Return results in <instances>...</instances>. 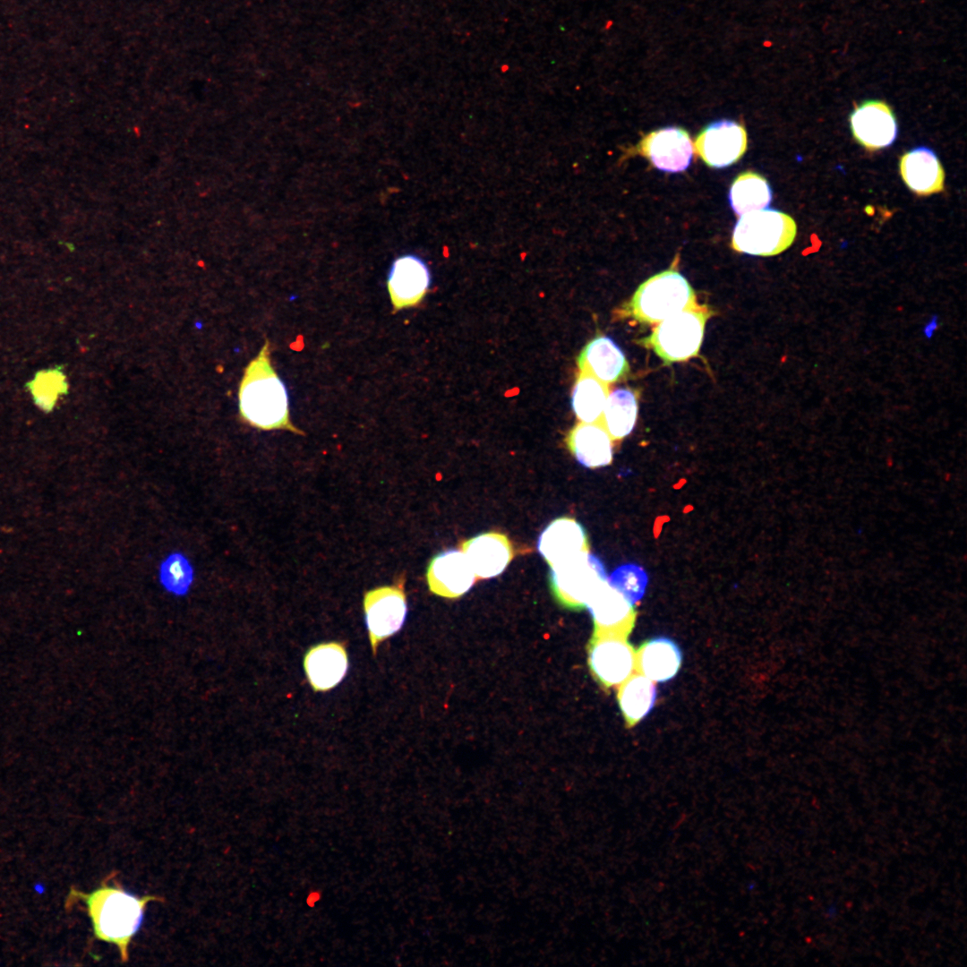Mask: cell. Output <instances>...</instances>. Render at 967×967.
Wrapping results in <instances>:
<instances>
[{
	"instance_id": "6da1fadb",
	"label": "cell",
	"mask_w": 967,
	"mask_h": 967,
	"mask_svg": "<svg viewBox=\"0 0 967 967\" xmlns=\"http://www.w3.org/2000/svg\"><path fill=\"white\" fill-rule=\"evenodd\" d=\"M238 398L240 416L252 426L304 434L290 420L287 390L271 365L267 339L244 369Z\"/></svg>"
},
{
	"instance_id": "7a4b0ae2",
	"label": "cell",
	"mask_w": 967,
	"mask_h": 967,
	"mask_svg": "<svg viewBox=\"0 0 967 967\" xmlns=\"http://www.w3.org/2000/svg\"><path fill=\"white\" fill-rule=\"evenodd\" d=\"M86 904L94 937L115 945L123 962L129 958V946L140 930L148 903L158 898L138 896L116 885H103L90 893H76Z\"/></svg>"
},
{
	"instance_id": "3957f363",
	"label": "cell",
	"mask_w": 967,
	"mask_h": 967,
	"mask_svg": "<svg viewBox=\"0 0 967 967\" xmlns=\"http://www.w3.org/2000/svg\"><path fill=\"white\" fill-rule=\"evenodd\" d=\"M796 233V223L789 215L772 209L755 210L738 219L732 247L749 255L773 256L790 247Z\"/></svg>"
},
{
	"instance_id": "277c9868",
	"label": "cell",
	"mask_w": 967,
	"mask_h": 967,
	"mask_svg": "<svg viewBox=\"0 0 967 967\" xmlns=\"http://www.w3.org/2000/svg\"><path fill=\"white\" fill-rule=\"evenodd\" d=\"M696 295L689 281L674 270H664L642 283L629 307L640 322H661L684 310L693 309Z\"/></svg>"
},
{
	"instance_id": "5b68a950",
	"label": "cell",
	"mask_w": 967,
	"mask_h": 967,
	"mask_svg": "<svg viewBox=\"0 0 967 967\" xmlns=\"http://www.w3.org/2000/svg\"><path fill=\"white\" fill-rule=\"evenodd\" d=\"M608 581L603 563L589 552L551 567L549 583L557 602L573 611L586 609Z\"/></svg>"
},
{
	"instance_id": "8992f818",
	"label": "cell",
	"mask_w": 967,
	"mask_h": 967,
	"mask_svg": "<svg viewBox=\"0 0 967 967\" xmlns=\"http://www.w3.org/2000/svg\"><path fill=\"white\" fill-rule=\"evenodd\" d=\"M708 317L694 308L684 310L662 321L644 342L666 364L688 360L699 351Z\"/></svg>"
},
{
	"instance_id": "52a82bcc",
	"label": "cell",
	"mask_w": 967,
	"mask_h": 967,
	"mask_svg": "<svg viewBox=\"0 0 967 967\" xmlns=\"http://www.w3.org/2000/svg\"><path fill=\"white\" fill-rule=\"evenodd\" d=\"M404 579L396 585L377 587L365 593L364 610L373 655L379 645L403 626L407 612Z\"/></svg>"
},
{
	"instance_id": "ba28073f",
	"label": "cell",
	"mask_w": 967,
	"mask_h": 967,
	"mask_svg": "<svg viewBox=\"0 0 967 967\" xmlns=\"http://www.w3.org/2000/svg\"><path fill=\"white\" fill-rule=\"evenodd\" d=\"M590 671L603 688L620 685L634 672L636 652L627 638L592 636L588 644Z\"/></svg>"
},
{
	"instance_id": "9c48e42d",
	"label": "cell",
	"mask_w": 967,
	"mask_h": 967,
	"mask_svg": "<svg viewBox=\"0 0 967 967\" xmlns=\"http://www.w3.org/2000/svg\"><path fill=\"white\" fill-rule=\"evenodd\" d=\"M694 147L707 166L727 167L745 153L747 133L743 125L737 122L726 119L715 121L700 132Z\"/></svg>"
},
{
	"instance_id": "30bf717a",
	"label": "cell",
	"mask_w": 967,
	"mask_h": 967,
	"mask_svg": "<svg viewBox=\"0 0 967 967\" xmlns=\"http://www.w3.org/2000/svg\"><path fill=\"white\" fill-rule=\"evenodd\" d=\"M637 150L659 170L678 173L690 165L693 144L688 132L670 126L646 134L638 143Z\"/></svg>"
},
{
	"instance_id": "8fae6325",
	"label": "cell",
	"mask_w": 967,
	"mask_h": 967,
	"mask_svg": "<svg viewBox=\"0 0 967 967\" xmlns=\"http://www.w3.org/2000/svg\"><path fill=\"white\" fill-rule=\"evenodd\" d=\"M586 608L594 621L593 636L627 638L637 619L634 603L607 581L589 602Z\"/></svg>"
},
{
	"instance_id": "7c38bea8",
	"label": "cell",
	"mask_w": 967,
	"mask_h": 967,
	"mask_svg": "<svg viewBox=\"0 0 967 967\" xmlns=\"http://www.w3.org/2000/svg\"><path fill=\"white\" fill-rule=\"evenodd\" d=\"M850 124L856 141L871 151L890 146L898 133L892 109L881 100H867L857 106Z\"/></svg>"
},
{
	"instance_id": "4fadbf2b",
	"label": "cell",
	"mask_w": 967,
	"mask_h": 967,
	"mask_svg": "<svg viewBox=\"0 0 967 967\" xmlns=\"http://www.w3.org/2000/svg\"><path fill=\"white\" fill-rule=\"evenodd\" d=\"M430 270L419 257L397 258L389 271L387 287L395 312L418 304L429 290Z\"/></svg>"
},
{
	"instance_id": "5bb4252c",
	"label": "cell",
	"mask_w": 967,
	"mask_h": 967,
	"mask_svg": "<svg viewBox=\"0 0 967 967\" xmlns=\"http://www.w3.org/2000/svg\"><path fill=\"white\" fill-rule=\"evenodd\" d=\"M537 549L550 567L589 552L585 528L576 519L562 517L552 521L541 533Z\"/></svg>"
},
{
	"instance_id": "9a60e30c",
	"label": "cell",
	"mask_w": 967,
	"mask_h": 967,
	"mask_svg": "<svg viewBox=\"0 0 967 967\" xmlns=\"http://www.w3.org/2000/svg\"><path fill=\"white\" fill-rule=\"evenodd\" d=\"M426 579L433 594L458 598L473 586L475 575L463 552L450 549L436 554L431 560Z\"/></svg>"
},
{
	"instance_id": "2e32d148",
	"label": "cell",
	"mask_w": 967,
	"mask_h": 967,
	"mask_svg": "<svg viewBox=\"0 0 967 967\" xmlns=\"http://www.w3.org/2000/svg\"><path fill=\"white\" fill-rule=\"evenodd\" d=\"M461 549L475 575L481 579L502 573L513 558V549L508 537L490 532L465 541Z\"/></svg>"
},
{
	"instance_id": "e0dca14e",
	"label": "cell",
	"mask_w": 967,
	"mask_h": 967,
	"mask_svg": "<svg viewBox=\"0 0 967 967\" xmlns=\"http://www.w3.org/2000/svg\"><path fill=\"white\" fill-rule=\"evenodd\" d=\"M577 363L580 372H588L606 384L619 381L629 372L623 351L612 338L603 335L584 347Z\"/></svg>"
},
{
	"instance_id": "ac0fdd59",
	"label": "cell",
	"mask_w": 967,
	"mask_h": 967,
	"mask_svg": "<svg viewBox=\"0 0 967 967\" xmlns=\"http://www.w3.org/2000/svg\"><path fill=\"white\" fill-rule=\"evenodd\" d=\"M304 667L315 691H328L346 676L348 658L345 646L337 642L319 644L304 655Z\"/></svg>"
},
{
	"instance_id": "d6986e66",
	"label": "cell",
	"mask_w": 967,
	"mask_h": 967,
	"mask_svg": "<svg viewBox=\"0 0 967 967\" xmlns=\"http://www.w3.org/2000/svg\"><path fill=\"white\" fill-rule=\"evenodd\" d=\"M899 167L903 180L916 194L926 196L944 190V168L929 148L917 147L904 153Z\"/></svg>"
},
{
	"instance_id": "ffe728a7",
	"label": "cell",
	"mask_w": 967,
	"mask_h": 967,
	"mask_svg": "<svg viewBox=\"0 0 967 967\" xmlns=\"http://www.w3.org/2000/svg\"><path fill=\"white\" fill-rule=\"evenodd\" d=\"M567 446L584 466L597 468L612 460V440L601 424L578 423L566 438Z\"/></svg>"
},
{
	"instance_id": "44dd1931",
	"label": "cell",
	"mask_w": 967,
	"mask_h": 967,
	"mask_svg": "<svg viewBox=\"0 0 967 967\" xmlns=\"http://www.w3.org/2000/svg\"><path fill=\"white\" fill-rule=\"evenodd\" d=\"M681 661V652L672 640L655 638L637 650L635 669L652 681L664 682L678 673Z\"/></svg>"
},
{
	"instance_id": "7402d4cb",
	"label": "cell",
	"mask_w": 967,
	"mask_h": 967,
	"mask_svg": "<svg viewBox=\"0 0 967 967\" xmlns=\"http://www.w3.org/2000/svg\"><path fill=\"white\" fill-rule=\"evenodd\" d=\"M656 698L655 683L639 672L631 674L618 690L617 699L629 727L639 723L654 707Z\"/></svg>"
},
{
	"instance_id": "603a6c76",
	"label": "cell",
	"mask_w": 967,
	"mask_h": 967,
	"mask_svg": "<svg viewBox=\"0 0 967 967\" xmlns=\"http://www.w3.org/2000/svg\"><path fill=\"white\" fill-rule=\"evenodd\" d=\"M608 392L606 383L580 372L571 394V406L577 417L583 423L600 424Z\"/></svg>"
},
{
	"instance_id": "cb8c5ba5",
	"label": "cell",
	"mask_w": 967,
	"mask_h": 967,
	"mask_svg": "<svg viewBox=\"0 0 967 967\" xmlns=\"http://www.w3.org/2000/svg\"><path fill=\"white\" fill-rule=\"evenodd\" d=\"M772 201V190L766 179L754 172L740 174L731 185L729 201L738 216L764 210Z\"/></svg>"
},
{
	"instance_id": "d4e9b609",
	"label": "cell",
	"mask_w": 967,
	"mask_h": 967,
	"mask_svg": "<svg viewBox=\"0 0 967 967\" xmlns=\"http://www.w3.org/2000/svg\"><path fill=\"white\" fill-rule=\"evenodd\" d=\"M638 403L634 393L617 389L608 395L600 424L612 441L628 436L636 424Z\"/></svg>"
},
{
	"instance_id": "484cf974",
	"label": "cell",
	"mask_w": 967,
	"mask_h": 967,
	"mask_svg": "<svg viewBox=\"0 0 967 967\" xmlns=\"http://www.w3.org/2000/svg\"><path fill=\"white\" fill-rule=\"evenodd\" d=\"M608 581L635 604L643 597L648 578L638 565L625 564L617 568L608 578Z\"/></svg>"
}]
</instances>
